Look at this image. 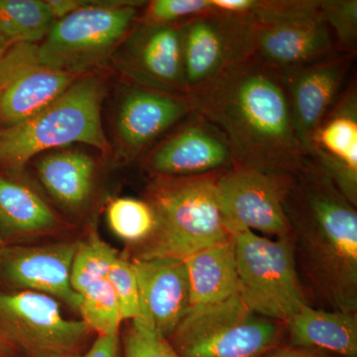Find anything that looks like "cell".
I'll use <instances>...</instances> for the list:
<instances>
[{
  "mask_svg": "<svg viewBox=\"0 0 357 357\" xmlns=\"http://www.w3.org/2000/svg\"><path fill=\"white\" fill-rule=\"evenodd\" d=\"M189 98L227 138L234 166L293 175L309 162L281 73L255 56Z\"/></svg>",
  "mask_w": 357,
  "mask_h": 357,
  "instance_id": "obj_1",
  "label": "cell"
},
{
  "mask_svg": "<svg viewBox=\"0 0 357 357\" xmlns=\"http://www.w3.org/2000/svg\"><path fill=\"white\" fill-rule=\"evenodd\" d=\"M283 206L301 280L321 309L356 314V206L311 160L291 175Z\"/></svg>",
  "mask_w": 357,
  "mask_h": 357,
  "instance_id": "obj_2",
  "label": "cell"
},
{
  "mask_svg": "<svg viewBox=\"0 0 357 357\" xmlns=\"http://www.w3.org/2000/svg\"><path fill=\"white\" fill-rule=\"evenodd\" d=\"M220 173L154 178L146 202L154 211L155 227L136 258L185 260L231 236L218 204Z\"/></svg>",
  "mask_w": 357,
  "mask_h": 357,
  "instance_id": "obj_3",
  "label": "cell"
},
{
  "mask_svg": "<svg viewBox=\"0 0 357 357\" xmlns=\"http://www.w3.org/2000/svg\"><path fill=\"white\" fill-rule=\"evenodd\" d=\"M105 96V81L89 73L38 114L0 129V173L18 175L34 157L76 143L107 154L110 145L102 122Z\"/></svg>",
  "mask_w": 357,
  "mask_h": 357,
  "instance_id": "obj_4",
  "label": "cell"
},
{
  "mask_svg": "<svg viewBox=\"0 0 357 357\" xmlns=\"http://www.w3.org/2000/svg\"><path fill=\"white\" fill-rule=\"evenodd\" d=\"M144 1H84L54 22L37 44L40 62L75 74H89L119 50L140 20Z\"/></svg>",
  "mask_w": 357,
  "mask_h": 357,
  "instance_id": "obj_5",
  "label": "cell"
},
{
  "mask_svg": "<svg viewBox=\"0 0 357 357\" xmlns=\"http://www.w3.org/2000/svg\"><path fill=\"white\" fill-rule=\"evenodd\" d=\"M231 236L239 297L258 316L288 324L309 305L296 264L292 234L273 239L241 229Z\"/></svg>",
  "mask_w": 357,
  "mask_h": 357,
  "instance_id": "obj_6",
  "label": "cell"
},
{
  "mask_svg": "<svg viewBox=\"0 0 357 357\" xmlns=\"http://www.w3.org/2000/svg\"><path fill=\"white\" fill-rule=\"evenodd\" d=\"M282 324L255 314L239 297L189 310L169 338L182 357H260L276 347Z\"/></svg>",
  "mask_w": 357,
  "mask_h": 357,
  "instance_id": "obj_7",
  "label": "cell"
},
{
  "mask_svg": "<svg viewBox=\"0 0 357 357\" xmlns=\"http://www.w3.org/2000/svg\"><path fill=\"white\" fill-rule=\"evenodd\" d=\"M91 335L83 321L66 319L50 296L0 289V337L18 356L79 357Z\"/></svg>",
  "mask_w": 357,
  "mask_h": 357,
  "instance_id": "obj_8",
  "label": "cell"
},
{
  "mask_svg": "<svg viewBox=\"0 0 357 357\" xmlns=\"http://www.w3.org/2000/svg\"><path fill=\"white\" fill-rule=\"evenodd\" d=\"M255 18L249 14L217 9L183 23L188 96L255 56Z\"/></svg>",
  "mask_w": 357,
  "mask_h": 357,
  "instance_id": "obj_9",
  "label": "cell"
},
{
  "mask_svg": "<svg viewBox=\"0 0 357 357\" xmlns=\"http://www.w3.org/2000/svg\"><path fill=\"white\" fill-rule=\"evenodd\" d=\"M291 175L271 174L243 166H232L217 181L218 204L230 236L248 229L263 236L291 234L283 201Z\"/></svg>",
  "mask_w": 357,
  "mask_h": 357,
  "instance_id": "obj_10",
  "label": "cell"
},
{
  "mask_svg": "<svg viewBox=\"0 0 357 357\" xmlns=\"http://www.w3.org/2000/svg\"><path fill=\"white\" fill-rule=\"evenodd\" d=\"M83 76L40 62L37 44L18 45L2 52L0 129L16 126L38 114Z\"/></svg>",
  "mask_w": 357,
  "mask_h": 357,
  "instance_id": "obj_11",
  "label": "cell"
},
{
  "mask_svg": "<svg viewBox=\"0 0 357 357\" xmlns=\"http://www.w3.org/2000/svg\"><path fill=\"white\" fill-rule=\"evenodd\" d=\"M145 155L154 177H192L225 172L234 166L227 138L203 114L192 112Z\"/></svg>",
  "mask_w": 357,
  "mask_h": 357,
  "instance_id": "obj_12",
  "label": "cell"
},
{
  "mask_svg": "<svg viewBox=\"0 0 357 357\" xmlns=\"http://www.w3.org/2000/svg\"><path fill=\"white\" fill-rule=\"evenodd\" d=\"M319 4L321 0H306L301 8L284 17L255 21V57L281 72L338 53Z\"/></svg>",
  "mask_w": 357,
  "mask_h": 357,
  "instance_id": "obj_13",
  "label": "cell"
},
{
  "mask_svg": "<svg viewBox=\"0 0 357 357\" xmlns=\"http://www.w3.org/2000/svg\"><path fill=\"white\" fill-rule=\"evenodd\" d=\"M192 112L189 96L129 84L115 115L119 156L126 161L141 156Z\"/></svg>",
  "mask_w": 357,
  "mask_h": 357,
  "instance_id": "obj_14",
  "label": "cell"
},
{
  "mask_svg": "<svg viewBox=\"0 0 357 357\" xmlns=\"http://www.w3.org/2000/svg\"><path fill=\"white\" fill-rule=\"evenodd\" d=\"M77 243L6 244L0 249V289L45 294L79 311L81 296L70 284Z\"/></svg>",
  "mask_w": 357,
  "mask_h": 357,
  "instance_id": "obj_15",
  "label": "cell"
},
{
  "mask_svg": "<svg viewBox=\"0 0 357 357\" xmlns=\"http://www.w3.org/2000/svg\"><path fill=\"white\" fill-rule=\"evenodd\" d=\"M122 45L119 65L131 83L187 95L183 62V23L138 21Z\"/></svg>",
  "mask_w": 357,
  "mask_h": 357,
  "instance_id": "obj_16",
  "label": "cell"
},
{
  "mask_svg": "<svg viewBox=\"0 0 357 357\" xmlns=\"http://www.w3.org/2000/svg\"><path fill=\"white\" fill-rule=\"evenodd\" d=\"M132 263L139 291V310L132 323L169 340L191 306L185 260L135 258Z\"/></svg>",
  "mask_w": 357,
  "mask_h": 357,
  "instance_id": "obj_17",
  "label": "cell"
},
{
  "mask_svg": "<svg viewBox=\"0 0 357 357\" xmlns=\"http://www.w3.org/2000/svg\"><path fill=\"white\" fill-rule=\"evenodd\" d=\"M356 56L337 53L317 62L279 70L296 130L306 152L312 133L337 102Z\"/></svg>",
  "mask_w": 357,
  "mask_h": 357,
  "instance_id": "obj_18",
  "label": "cell"
},
{
  "mask_svg": "<svg viewBox=\"0 0 357 357\" xmlns=\"http://www.w3.org/2000/svg\"><path fill=\"white\" fill-rule=\"evenodd\" d=\"M307 157L357 204V91L352 83L312 133Z\"/></svg>",
  "mask_w": 357,
  "mask_h": 357,
  "instance_id": "obj_19",
  "label": "cell"
},
{
  "mask_svg": "<svg viewBox=\"0 0 357 357\" xmlns=\"http://www.w3.org/2000/svg\"><path fill=\"white\" fill-rule=\"evenodd\" d=\"M55 211L14 174L0 173V234L6 244L60 229Z\"/></svg>",
  "mask_w": 357,
  "mask_h": 357,
  "instance_id": "obj_20",
  "label": "cell"
},
{
  "mask_svg": "<svg viewBox=\"0 0 357 357\" xmlns=\"http://www.w3.org/2000/svg\"><path fill=\"white\" fill-rule=\"evenodd\" d=\"M191 306L201 309L239 295L236 251L232 236L185 259Z\"/></svg>",
  "mask_w": 357,
  "mask_h": 357,
  "instance_id": "obj_21",
  "label": "cell"
},
{
  "mask_svg": "<svg viewBox=\"0 0 357 357\" xmlns=\"http://www.w3.org/2000/svg\"><path fill=\"white\" fill-rule=\"evenodd\" d=\"M290 345L357 357L356 314L306 305L287 324Z\"/></svg>",
  "mask_w": 357,
  "mask_h": 357,
  "instance_id": "obj_22",
  "label": "cell"
},
{
  "mask_svg": "<svg viewBox=\"0 0 357 357\" xmlns=\"http://www.w3.org/2000/svg\"><path fill=\"white\" fill-rule=\"evenodd\" d=\"M35 163L42 184L66 208L79 211L88 204L95 184L93 157L79 150H57L42 154Z\"/></svg>",
  "mask_w": 357,
  "mask_h": 357,
  "instance_id": "obj_23",
  "label": "cell"
},
{
  "mask_svg": "<svg viewBox=\"0 0 357 357\" xmlns=\"http://www.w3.org/2000/svg\"><path fill=\"white\" fill-rule=\"evenodd\" d=\"M55 21L48 0H0V52L39 44Z\"/></svg>",
  "mask_w": 357,
  "mask_h": 357,
  "instance_id": "obj_24",
  "label": "cell"
},
{
  "mask_svg": "<svg viewBox=\"0 0 357 357\" xmlns=\"http://www.w3.org/2000/svg\"><path fill=\"white\" fill-rule=\"evenodd\" d=\"M81 296L82 321L98 337L119 335L122 319L119 303L107 278L91 284Z\"/></svg>",
  "mask_w": 357,
  "mask_h": 357,
  "instance_id": "obj_25",
  "label": "cell"
},
{
  "mask_svg": "<svg viewBox=\"0 0 357 357\" xmlns=\"http://www.w3.org/2000/svg\"><path fill=\"white\" fill-rule=\"evenodd\" d=\"M107 218L115 236L128 243H144L155 227L154 211L142 199H114L107 206Z\"/></svg>",
  "mask_w": 357,
  "mask_h": 357,
  "instance_id": "obj_26",
  "label": "cell"
},
{
  "mask_svg": "<svg viewBox=\"0 0 357 357\" xmlns=\"http://www.w3.org/2000/svg\"><path fill=\"white\" fill-rule=\"evenodd\" d=\"M117 256V251L96 234L77 243L70 270V284L75 292L79 295L91 284L107 278Z\"/></svg>",
  "mask_w": 357,
  "mask_h": 357,
  "instance_id": "obj_27",
  "label": "cell"
},
{
  "mask_svg": "<svg viewBox=\"0 0 357 357\" xmlns=\"http://www.w3.org/2000/svg\"><path fill=\"white\" fill-rule=\"evenodd\" d=\"M319 9L338 53L356 55V0H321Z\"/></svg>",
  "mask_w": 357,
  "mask_h": 357,
  "instance_id": "obj_28",
  "label": "cell"
},
{
  "mask_svg": "<svg viewBox=\"0 0 357 357\" xmlns=\"http://www.w3.org/2000/svg\"><path fill=\"white\" fill-rule=\"evenodd\" d=\"M215 9L211 0H152L145 3L139 20L148 24H181Z\"/></svg>",
  "mask_w": 357,
  "mask_h": 357,
  "instance_id": "obj_29",
  "label": "cell"
},
{
  "mask_svg": "<svg viewBox=\"0 0 357 357\" xmlns=\"http://www.w3.org/2000/svg\"><path fill=\"white\" fill-rule=\"evenodd\" d=\"M107 278L119 303L122 319L134 321L139 310V291L132 261L117 256Z\"/></svg>",
  "mask_w": 357,
  "mask_h": 357,
  "instance_id": "obj_30",
  "label": "cell"
},
{
  "mask_svg": "<svg viewBox=\"0 0 357 357\" xmlns=\"http://www.w3.org/2000/svg\"><path fill=\"white\" fill-rule=\"evenodd\" d=\"M123 354L124 357H182L168 340L134 323L124 333Z\"/></svg>",
  "mask_w": 357,
  "mask_h": 357,
  "instance_id": "obj_31",
  "label": "cell"
},
{
  "mask_svg": "<svg viewBox=\"0 0 357 357\" xmlns=\"http://www.w3.org/2000/svg\"><path fill=\"white\" fill-rule=\"evenodd\" d=\"M121 338L119 335L98 337L88 349L79 357H119Z\"/></svg>",
  "mask_w": 357,
  "mask_h": 357,
  "instance_id": "obj_32",
  "label": "cell"
},
{
  "mask_svg": "<svg viewBox=\"0 0 357 357\" xmlns=\"http://www.w3.org/2000/svg\"><path fill=\"white\" fill-rule=\"evenodd\" d=\"M260 357H330L319 349H307V347H274L265 352Z\"/></svg>",
  "mask_w": 357,
  "mask_h": 357,
  "instance_id": "obj_33",
  "label": "cell"
},
{
  "mask_svg": "<svg viewBox=\"0 0 357 357\" xmlns=\"http://www.w3.org/2000/svg\"><path fill=\"white\" fill-rule=\"evenodd\" d=\"M0 357H20L17 351L2 337H0Z\"/></svg>",
  "mask_w": 357,
  "mask_h": 357,
  "instance_id": "obj_34",
  "label": "cell"
},
{
  "mask_svg": "<svg viewBox=\"0 0 357 357\" xmlns=\"http://www.w3.org/2000/svg\"><path fill=\"white\" fill-rule=\"evenodd\" d=\"M6 245V241H4L3 237H2L1 234H0V249L3 248Z\"/></svg>",
  "mask_w": 357,
  "mask_h": 357,
  "instance_id": "obj_35",
  "label": "cell"
},
{
  "mask_svg": "<svg viewBox=\"0 0 357 357\" xmlns=\"http://www.w3.org/2000/svg\"><path fill=\"white\" fill-rule=\"evenodd\" d=\"M2 52H0V55H1Z\"/></svg>",
  "mask_w": 357,
  "mask_h": 357,
  "instance_id": "obj_36",
  "label": "cell"
}]
</instances>
